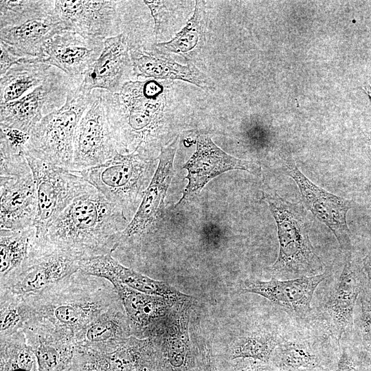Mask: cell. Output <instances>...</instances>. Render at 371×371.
<instances>
[{"label": "cell", "instance_id": "cell-1", "mask_svg": "<svg viewBox=\"0 0 371 371\" xmlns=\"http://www.w3.org/2000/svg\"><path fill=\"white\" fill-rule=\"evenodd\" d=\"M168 85V80L135 78L117 93L101 90L119 153L157 159L161 148L175 139L174 108Z\"/></svg>", "mask_w": 371, "mask_h": 371}, {"label": "cell", "instance_id": "cell-2", "mask_svg": "<svg viewBox=\"0 0 371 371\" xmlns=\"http://www.w3.org/2000/svg\"><path fill=\"white\" fill-rule=\"evenodd\" d=\"M128 223L122 211L95 189L36 230L35 247L40 256L58 254L78 261L112 254Z\"/></svg>", "mask_w": 371, "mask_h": 371}, {"label": "cell", "instance_id": "cell-3", "mask_svg": "<svg viewBox=\"0 0 371 371\" xmlns=\"http://www.w3.org/2000/svg\"><path fill=\"white\" fill-rule=\"evenodd\" d=\"M25 295L32 317L48 322L74 339L94 319L122 302L111 282L80 270L39 292Z\"/></svg>", "mask_w": 371, "mask_h": 371}, {"label": "cell", "instance_id": "cell-4", "mask_svg": "<svg viewBox=\"0 0 371 371\" xmlns=\"http://www.w3.org/2000/svg\"><path fill=\"white\" fill-rule=\"evenodd\" d=\"M277 225L279 254L271 266L274 278H289L322 273L324 265L311 242L304 208L291 203L276 193L262 191Z\"/></svg>", "mask_w": 371, "mask_h": 371}, {"label": "cell", "instance_id": "cell-5", "mask_svg": "<svg viewBox=\"0 0 371 371\" xmlns=\"http://www.w3.org/2000/svg\"><path fill=\"white\" fill-rule=\"evenodd\" d=\"M82 80L70 89L62 107L45 116L31 130L23 154L71 170L75 131L93 99L92 91L82 87Z\"/></svg>", "mask_w": 371, "mask_h": 371}, {"label": "cell", "instance_id": "cell-6", "mask_svg": "<svg viewBox=\"0 0 371 371\" xmlns=\"http://www.w3.org/2000/svg\"><path fill=\"white\" fill-rule=\"evenodd\" d=\"M156 160L117 153L103 164L78 172L130 222L156 170Z\"/></svg>", "mask_w": 371, "mask_h": 371}, {"label": "cell", "instance_id": "cell-7", "mask_svg": "<svg viewBox=\"0 0 371 371\" xmlns=\"http://www.w3.org/2000/svg\"><path fill=\"white\" fill-rule=\"evenodd\" d=\"M179 135L162 147L158 164L133 218L120 234L113 254H141L160 229L165 212V199L174 177L175 156Z\"/></svg>", "mask_w": 371, "mask_h": 371}, {"label": "cell", "instance_id": "cell-8", "mask_svg": "<svg viewBox=\"0 0 371 371\" xmlns=\"http://www.w3.org/2000/svg\"><path fill=\"white\" fill-rule=\"evenodd\" d=\"M0 229L35 227L38 201L28 162L21 153L0 151Z\"/></svg>", "mask_w": 371, "mask_h": 371}, {"label": "cell", "instance_id": "cell-9", "mask_svg": "<svg viewBox=\"0 0 371 371\" xmlns=\"http://www.w3.org/2000/svg\"><path fill=\"white\" fill-rule=\"evenodd\" d=\"M32 170L38 201L37 231L47 227L75 199L95 188L78 171L23 154Z\"/></svg>", "mask_w": 371, "mask_h": 371}, {"label": "cell", "instance_id": "cell-10", "mask_svg": "<svg viewBox=\"0 0 371 371\" xmlns=\"http://www.w3.org/2000/svg\"><path fill=\"white\" fill-rule=\"evenodd\" d=\"M195 299L176 302L159 322L147 329L141 338L149 337L157 352L159 371H190L199 368L200 355L191 345L190 314Z\"/></svg>", "mask_w": 371, "mask_h": 371}, {"label": "cell", "instance_id": "cell-11", "mask_svg": "<svg viewBox=\"0 0 371 371\" xmlns=\"http://www.w3.org/2000/svg\"><path fill=\"white\" fill-rule=\"evenodd\" d=\"M82 78H71L53 67L45 80L27 94L0 104V128H16L30 133L45 116L64 105L70 89Z\"/></svg>", "mask_w": 371, "mask_h": 371}, {"label": "cell", "instance_id": "cell-12", "mask_svg": "<svg viewBox=\"0 0 371 371\" xmlns=\"http://www.w3.org/2000/svg\"><path fill=\"white\" fill-rule=\"evenodd\" d=\"M92 93V101L75 131L71 170L100 166L119 153L102 104L101 89Z\"/></svg>", "mask_w": 371, "mask_h": 371}, {"label": "cell", "instance_id": "cell-13", "mask_svg": "<svg viewBox=\"0 0 371 371\" xmlns=\"http://www.w3.org/2000/svg\"><path fill=\"white\" fill-rule=\"evenodd\" d=\"M282 162L284 172L297 184L306 208L330 229L341 250L350 253V232L346 215L352 207V201L315 185L300 170L291 156H284Z\"/></svg>", "mask_w": 371, "mask_h": 371}, {"label": "cell", "instance_id": "cell-14", "mask_svg": "<svg viewBox=\"0 0 371 371\" xmlns=\"http://www.w3.org/2000/svg\"><path fill=\"white\" fill-rule=\"evenodd\" d=\"M54 12L65 30L95 42L121 34L119 1H55Z\"/></svg>", "mask_w": 371, "mask_h": 371}, {"label": "cell", "instance_id": "cell-15", "mask_svg": "<svg viewBox=\"0 0 371 371\" xmlns=\"http://www.w3.org/2000/svg\"><path fill=\"white\" fill-rule=\"evenodd\" d=\"M196 148L183 168L187 170L186 186L177 205L198 194L212 179L230 170H244L259 177L261 169L254 161L236 158L225 153L207 133H198L194 139Z\"/></svg>", "mask_w": 371, "mask_h": 371}, {"label": "cell", "instance_id": "cell-16", "mask_svg": "<svg viewBox=\"0 0 371 371\" xmlns=\"http://www.w3.org/2000/svg\"><path fill=\"white\" fill-rule=\"evenodd\" d=\"M135 78L130 47L121 33L104 41L100 56L84 74L80 85L89 91L101 89L115 93Z\"/></svg>", "mask_w": 371, "mask_h": 371}, {"label": "cell", "instance_id": "cell-17", "mask_svg": "<svg viewBox=\"0 0 371 371\" xmlns=\"http://www.w3.org/2000/svg\"><path fill=\"white\" fill-rule=\"evenodd\" d=\"M328 276L329 272L324 271L316 276L282 280L274 277L269 281L247 280L242 284L240 292L261 295L291 315L305 318L311 310L316 288Z\"/></svg>", "mask_w": 371, "mask_h": 371}, {"label": "cell", "instance_id": "cell-18", "mask_svg": "<svg viewBox=\"0 0 371 371\" xmlns=\"http://www.w3.org/2000/svg\"><path fill=\"white\" fill-rule=\"evenodd\" d=\"M363 272L347 254L339 281L324 306V319L329 335L339 346L346 330L352 327L358 296L363 289Z\"/></svg>", "mask_w": 371, "mask_h": 371}, {"label": "cell", "instance_id": "cell-19", "mask_svg": "<svg viewBox=\"0 0 371 371\" xmlns=\"http://www.w3.org/2000/svg\"><path fill=\"white\" fill-rule=\"evenodd\" d=\"M23 331L40 371H63L70 365L76 348L70 334L36 317L30 319Z\"/></svg>", "mask_w": 371, "mask_h": 371}, {"label": "cell", "instance_id": "cell-20", "mask_svg": "<svg viewBox=\"0 0 371 371\" xmlns=\"http://www.w3.org/2000/svg\"><path fill=\"white\" fill-rule=\"evenodd\" d=\"M104 42H95L64 30L46 43L43 63L73 78H81L100 56Z\"/></svg>", "mask_w": 371, "mask_h": 371}, {"label": "cell", "instance_id": "cell-21", "mask_svg": "<svg viewBox=\"0 0 371 371\" xmlns=\"http://www.w3.org/2000/svg\"><path fill=\"white\" fill-rule=\"evenodd\" d=\"M78 264L80 271L104 278L111 284L119 282L136 291L163 297L175 302L190 297L164 282L152 279L122 265L112 254L82 260Z\"/></svg>", "mask_w": 371, "mask_h": 371}, {"label": "cell", "instance_id": "cell-22", "mask_svg": "<svg viewBox=\"0 0 371 371\" xmlns=\"http://www.w3.org/2000/svg\"><path fill=\"white\" fill-rule=\"evenodd\" d=\"M152 46V45H151ZM135 78L183 80L204 90L214 89L213 80L194 64L181 65L164 54L150 49H130Z\"/></svg>", "mask_w": 371, "mask_h": 371}, {"label": "cell", "instance_id": "cell-23", "mask_svg": "<svg viewBox=\"0 0 371 371\" xmlns=\"http://www.w3.org/2000/svg\"><path fill=\"white\" fill-rule=\"evenodd\" d=\"M133 335L122 302L110 308L74 337L76 347L107 355Z\"/></svg>", "mask_w": 371, "mask_h": 371}, {"label": "cell", "instance_id": "cell-24", "mask_svg": "<svg viewBox=\"0 0 371 371\" xmlns=\"http://www.w3.org/2000/svg\"><path fill=\"white\" fill-rule=\"evenodd\" d=\"M64 30L62 22L54 10L46 17L1 29L0 42L21 58L36 59L43 63L47 42Z\"/></svg>", "mask_w": 371, "mask_h": 371}, {"label": "cell", "instance_id": "cell-25", "mask_svg": "<svg viewBox=\"0 0 371 371\" xmlns=\"http://www.w3.org/2000/svg\"><path fill=\"white\" fill-rule=\"evenodd\" d=\"M78 262L58 254L41 256L0 290H9L19 295L39 292L79 271Z\"/></svg>", "mask_w": 371, "mask_h": 371}, {"label": "cell", "instance_id": "cell-26", "mask_svg": "<svg viewBox=\"0 0 371 371\" xmlns=\"http://www.w3.org/2000/svg\"><path fill=\"white\" fill-rule=\"evenodd\" d=\"M36 228L0 229V289L7 286L38 258Z\"/></svg>", "mask_w": 371, "mask_h": 371}, {"label": "cell", "instance_id": "cell-27", "mask_svg": "<svg viewBox=\"0 0 371 371\" xmlns=\"http://www.w3.org/2000/svg\"><path fill=\"white\" fill-rule=\"evenodd\" d=\"M112 284L130 320L133 335L138 337L163 319L176 303L163 297L136 291L119 282Z\"/></svg>", "mask_w": 371, "mask_h": 371}, {"label": "cell", "instance_id": "cell-28", "mask_svg": "<svg viewBox=\"0 0 371 371\" xmlns=\"http://www.w3.org/2000/svg\"><path fill=\"white\" fill-rule=\"evenodd\" d=\"M207 14L202 1H196L192 16L185 26L167 42L155 43V51L168 55L174 54L187 60L194 59L205 41Z\"/></svg>", "mask_w": 371, "mask_h": 371}, {"label": "cell", "instance_id": "cell-29", "mask_svg": "<svg viewBox=\"0 0 371 371\" xmlns=\"http://www.w3.org/2000/svg\"><path fill=\"white\" fill-rule=\"evenodd\" d=\"M52 66L44 63L21 61L0 77V104L16 100L42 84Z\"/></svg>", "mask_w": 371, "mask_h": 371}, {"label": "cell", "instance_id": "cell-30", "mask_svg": "<svg viewBox=\"0 0 371 371\" xmlns=\"http://www.w3.org/2000/svg\"><path fill=\"white\" fill-rule=\"evenodd\" d=\"M105 356L110 371H159L157 352L149 337L132 335Z\"/></svg>", "mask_w": 371, "mask_h": 371}, {"label": "cell", "instance_id": "cell-31", "mask_svg": "<svg viewBox=\"0 0 371 371\" xmlns=\"http://www.w3.org/2000/svg\"><path fill=\"white\" fill-rule=\"evenodd\" d=\"M324 357L320 348L311 339L282 338L271 363L280 371L322 368Z\"/></svg>", "mask_w": 371, "mask_h": 371}, {"label": "cell", "instance_id": "cell-32", "mask_svg": "<svg viewBox=\"0 0 371 371\" xmlns=\"http://www.w3.org/2000/svg\"><path fill=\"white\" fill-rule=\"evenodd\" d=\"M282 338L276 331L266 328L246 333L232 343L227 360L252 359L271 363Z\"/></svg>", "mask_w": 371, "mask_h": 371}, {"label": "cell", "instance_id": "cell-33", "mask_svg": "<svg viewBox=\"0 0 371 371\" xmlns=\"http://www.w3.org/2000/svg\"><path fill=\"white\" fill-rule=\"evenodd\" d=\"M32 315V308L25 295L0 290V337L23 330Z\"/></svg>", "mask_w": 371, "mask_h": 371}, {"label": "cell", "instance_id": "cell-34", "mask_svg": "<svg viewBox=\"0 0 371 371\" xmlns=\"http://www.w3.org/2000/svg\"><path fill=\"white\" fill-rule=\"evenodd\" d=\"M55 1H0V30L44 18L53 13Z\"/></svg>", "mask_w": 371, "mask_h": 371}, {"label": "cell", "instance_id": "cell-35", "mask_svg": "<svg viewBox=\"0 0 371 371\" xmlns=\"http://www.w3.org/2000/svg\"><path fill=\"white\" fill-rule=\"evenodd\" d=\"M154 21L153 34L157 41L168 28L169 19L173 16L181 1H144Z\"/></svg>", "mask_w": 371, "mask_h": 371}, {"label": "cell", "instance_id": "cell-36", "mask_svg": "<svg viewBox=\"0 0 371 371\" xmlns=\"http://www.w3.org/2000/svg\"><path fill=\"white\" fill-rule=\"evenodd\" d=\"M30 139V133L10 128H0V151L23 153Z\"/></svg>", "mask_w": 371, "mask_h": 371}, {"label": "cell", "instance_id": "cell-37", "mask_svg": "<svg viewBox=\"0 0 371 371\" xmlns=\"http://www.w3.org/2000/svg\"><path fill=\"white\" fill-rule=\"evenodd\" d=\"M360 295V332L364 347L371 353V289L364 287Z\"/></svg>", "mask_w": 371, "mask_h": 371}, {"label": "cell", "instance_id": "cell-38", "mask_svg": "<svg viewBox=\"0 0 371 371\" xmlns=\"http://www.w3.org/2000/svg\"><path fill=\"white\" fill-rule=\"evenodd\" d=\"M224 367V371H280L271 363L252 359H236L229 360Z\"/></svg>", "mask_w": 371, "mask_h": 371}, {"label": "cell", "instance_id": "cell-39", "mask_svg": "<svg viewBox=\"0 0 371 371\" xmlns=\"http://www.w3.org/2000/svg\"><path fill=\"white\" fill-rule=\"evenodd\" d=\"M200 366L202 371H219L213 354L211 341H205L199 346Z\"/></svg>", "mask_w": 371, "mask_h": 371}, {"label": "cell", "instance_id": "cell-40", "mask_svg": "<svg viewBox=\"0 0 371 371\" xmlns=\"http://www.w3.org/2000/svg\"><path fill=\"white\" fill-rule=\"evenodd\" d=\"M0 77L14 65L21 61H36V59H23L13 53L4 43L0 42Z\"/></svg>", "mask_w": 371, "mask_h": 371}, {"label": "cell", "instance_id": "cell-41", "mask_svg": "<svg viewBox=\"0 0 371 371\" xmlns=\"http://www.w3.org/2000/svg\"><path fill=\"white\" fill-rule=\"evenodd\" d=\"M335 371H357L351 352L346 346L342 348Z\"/></svg>", "mask_w": 371, "mask_h": 371}, {"label": "cell", "instance_id": "cell-42", "mask_svg": "<svg viewBox=\"0 0 371 371\" xmlns=\"http://www.w3.org/2000/svg\"><path fill=\"white\" fill-rule=\"evenodd\" d=\"M363 268L368 278L371 282V248L369 249L367 255L363 259Z\"/></svg>", "mask_w": 371, "mask_h": 371}, {"label": "cell", "instance_id": "cell-43", "mask_svg": "<svg viewBox=\"0 0 371 371\" xmlns=\"http://www.w3.org/2000/svg\"><path fill=\"white\" fill-rule=\"evenodd\" d=\"M322 368H317V369H312V370H294V371H322Z\"/></svg>", "mask_w": 371, "mask_h": 371}, {"label": "cell", "instance_id": "cell-44", "mask_svg": "<svg viewBox=\"0 0 371 371\" xmlns=\"http://www.w3.org/2000/svg\"><path fill=\"white\" fill-rule=\"evenodd\" d=\"M370 86H371V85H370ZM363 89L365 90V91L366 92V93H367L368 95H369L371 97V91L368 90V89H364V88H363Z\"/></svg>", "mask_w": 371, "mask_h": 371}, {"label": "cell", "instance_id": "cell-45", "mask_svg": "<svg viewBox=\"0 0 371 371\" xmlns=\"http://www.w3.org/2000/svg\"><path fill=\"white\" fill-rule=\"evenodd\" d=\"M190 371H202V369H201V368H199L194 369V370H190Z\"/></svg>", "mask_w": 371, "mask_h": 371}, {"label": "cell", "instance_id": "cell-46", "mask_svg": "<svg viewBox=\"0 0 371 371\" xmlns=\"http://www.w3.org/2000/svg\"><path fill=\"white\" fill-rule=\"evenodd\" d=\"M101 371H110V370H109V368L107 367V368H104V369L102 370Z\"/></svg>", "mask_w": 371, "mask_h": 371}]
</instances>
